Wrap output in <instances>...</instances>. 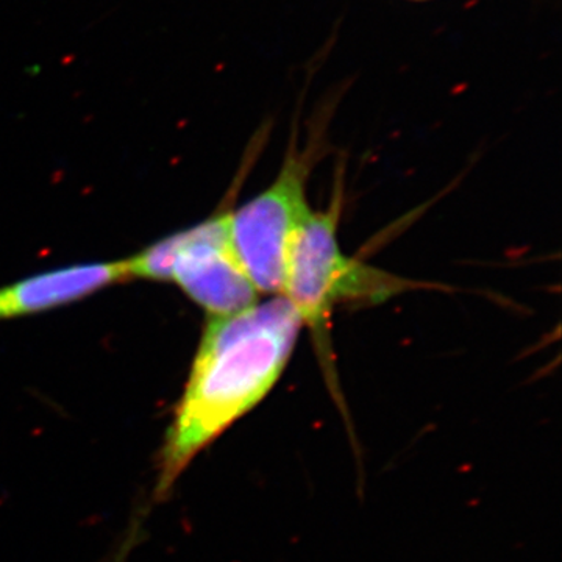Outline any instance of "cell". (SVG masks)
Returning a JSON list of instances; mask_svg holds the SVG:
<instances>
[{"label": "cell", "instance_id": "3", "mask_svg": "<svg viewBox=\"0 0 562 562\" xmlns=\"http://www.w3.org/2000/svg\"><path fill=\"white\" fill-rule=\"evenodd\" d=\"M312 161L290 151L268 190L232 213L236 254L260 294L280 295L292 243L308 220L306 181Z\"/></svg>", "mask_w": 562, "mask_h": 562}, {"label": "cell", "instance_id": "4", "mask_svg": "<svg viewBox=\"0 0 562 562\" xmlns=\"http://www.w3.org/2000/svg\"><path fill=\"white\" fill-rule=\"evenodd\" d=\"M165 239L171 280L211 316L243 312L260 299L236 254L228 211Z\"/></svg>", "mask_w": 562, "mask_h": 562}, {"label": "cell", "instance_id": "1", "mask_svg": "<svg viewBox=\"0 0 562 562\" xmlns=\"http://www.w3.org/2000/svg\"><path fill=\"white\" fill-rule=\"evenodd\" d=\"M302 328L283 295L228 316L210 317L162 442L157 501L171 494L198 454L271 394L290 364Z\"/></svg>", "mask_w": 562, "mask_h": 562}, {"label": "cell", "instance_id": "5", "mask_svg": "<svg viewBox=\"0 0 562 562\" xmlns=\"http://www.w3.org/2000/svg\"><path fill=\"white\" fill-rule=\"evenodd\" d=\"M128 279L127 262L72 266L0 288V321L16 319L80 301Z\"/></svg>", "mask_w": 562, "mask_h": 562}, {"label": "cell", "instance_id": "2", "mask_svg": "<svg viewBox=\"0 0 562 562\" xmlns=\"http://www.w3.org/2000/svg\"><path fill=\"white\" fill-rule=\"evenodd\" d=\"M339 199L327 211H313L302 225L288 258L283 295L303 327L312 331L322 360L331 364L330 317L341 303L390 301L412 281L380 271L344 254L338 239Z\"/></svg>", "mask_w": 562, "mask_h": 562}]
</instances>
